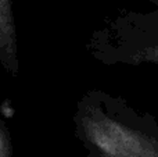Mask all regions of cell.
Segmentation results:
<instances>
[{"instance_id":"6da1fadb","label":"cell","mask_w":158,"mask_h":157,"mask_svg":"<svg viewBox=\"0 0 158 157\" xmlns=\"http://www.w3.org/2000/svg\"><path fill=\"white\" fill-rule=\"evenodd\" d=\"M87 157H158V121L103 89L85 92L74 113Z\"/></svg>"},{"instance_id":"7a4b0ae2","label":"cell","mask_w":158,"mask_h":157,"mask_svg":"<svg viewBox=\"0 0 158 157\" xmlns=\"http://www.w3.org/2000/svg\"><path fill=\"white\" fill-rule=\"evenodd\" d=\"M86 50L104 66H158V8L125 10L92 32Z\"/></svg>"},{"instance_id":"3957f363","label":"cell","mask_w":158,"mask_h":157,"mask_svg":"<svg viewBox=\"0 0 158 157\" xmlns=\"http://www.w3.org/2000/svg\"><path fill=\"white\" fill-rule=\"evenodd\" d=\"M0 64L13 77L18 74V42L13 0H0Z\"/></svg>"},{"instance_id":"277c9868","label":"cell","mask_w":158,"mask_h":157,"mask_svg":"<svg viewBox=\"0 0 158 157\" xmlns=\"http://www.w3.org/2000/svg\"><path fill=\"white\" fill-rule=\"evenodd\" d=\"M0 157H13L11 135L2 120H0Z\"/></svg>"},{"instance_id":"5b68a950","label":"cell","mask_w":158,"mask_h":157,"mask_svg":"<svg viewBox=\"0 0 158 157\" xmlns=\"http://www.w3.org/2000/svg\"><path fill=\"white\" fill-rule=\"evenodd\" d=\"M151 3H153L154 6H156V8H158V0H150Z\"/></svg>"}]
</instances>
